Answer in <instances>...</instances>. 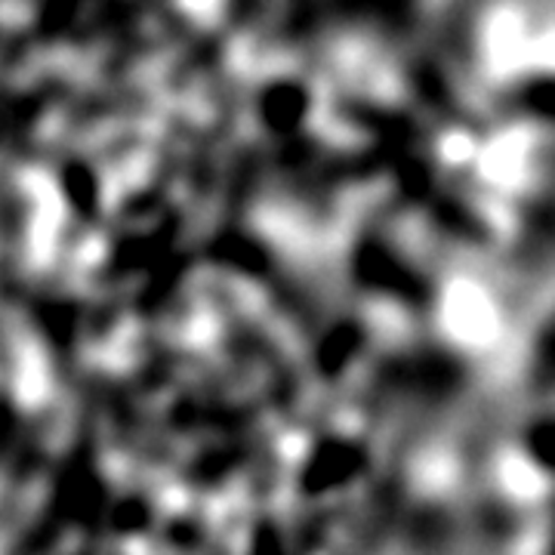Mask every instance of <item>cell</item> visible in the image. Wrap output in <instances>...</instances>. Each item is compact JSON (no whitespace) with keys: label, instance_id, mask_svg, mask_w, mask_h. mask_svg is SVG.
<instances>
[{"label":"cell","instance_id":"obj_1","mask_svg":"<svg viewBox=\"0 0 555 555\" xmlns=\"http://www.w3.org/2000/svg\"><path fill=\"white\" fill-rule=\"evenodd\" d=\"M358 275L364 278L371 287L386 291L392 297L401 299H420L423 297V281L414 275V269L401 266L396 254H389L386 247L377 244H367L361 254H358Z\"/></svg>","mask_w":555,"mask_h":555},{"label":"cell","instance_id":"obj_2","mask_svg":"<svg viewBox=\"0 0 555 555\" xmlns=\"http://www.w3.org/2000/svg\"><path fill=\"white\" fill-rule=\"evenodd\" d=\"M361 466V454L356 448L346 444H327L324 451H318L315 460L306 466V491H324L331 485H339L346 478H352Z\"/></svg>","mask_w":555,"mask_h":555},{"label":"cell","instance_id":"obj_3","mask_svg":"<svg viewBox=\"0 0 555 555\" xmlns=\"http://www.w3.org/2000/svg\"><path fill=\"white\" fill-rule=\"evenodd\" d=\"M302 105H306V96L302 90H297L294 83H284V90H272L266 96V118L272 127H291L297 124L299 115H302Z\"/></svg>","mask_w":555,"mask_h":555},{"label":"cell","instance_id":"obj_4","mask_svg":"<svg viewBox=\"0 0 555 555\" xmlns=\"http://www.w3.org/2000/svg\"><path fill=\"white\" fill-rule=\"evenodd\" d=\"M525 441H528V454L534 456V463L555 473V420H537L528 429Z\"/></svg>","mask_w":555,"mask_h":555}]
</instances>
